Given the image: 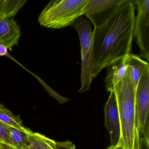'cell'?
Masks as SVG:
<instances>
[{
	"instance_id": "obj_1",
	"label": "cell",
	"mask_w": 149,
	"mask_h": 149,
	"mask_svg": "<svg viewBox=\"0 0 149 149\" xmlns=\"http://www.w3.org/2000/svg\"><path fill=\"white\" fill-rule=\"evenodd\" d=\"M133 0L124 4L105 24L93 31V77L108 65L131 54L134 39Z\"/></svg>"
},
{
	"instance_id": "obj_2",
	"label": "cell",
	"mask_w": 149,
	"mask_h": 149,
	"mask_svg": "<svg viewBox=\"0 0 149 149\" xmlns=\"http://www.w3.org/2000/svg\"><path fill=\"white\" fill-rule=\"evenodd\" d=\"M135 88L129 69L123 79L114 87L120 118L121 139L124 149H134L136 136Z\"/></svg>"
},
{
	"instance_id": "obj_3",
	"label": "cell",
	"mask_w": 149,
	"mask_h": 149,
	"mask_svg": "<svg viewBox=\"0 0 149 149\" xmlns=\"http://www.w3.org/2000/svg\"><path fill=\"white\" fill-rule=\"evenodd\" d=\"M90 0H53L42 11L38 18L40 25L48 28L60 29L70 26L83 15Z\"/></svg>"
},
{
	"instance_id": "obj_4",
	"label": "cell",
	"mask_w": 149,
	"mask_h": 149,
	"mask_svg": "<svg viewBox=\"0 0 149 149\" xmlns=\"http://www.w3.org/2000/svg\"><path fill=\"white\" fill-rule=\"evenodd\" d=\"M75 29L80 39L81 55V87L80 93H84L90 89L94 79L93 69V31L89 21L81 16L70 25Z\"/></svg>"
},
{
	"instance_id": "obj_5",
	"label": "cell",
	"mask_w": 149,
	"mask_h": 149,
	"mask_svg": "<svg viewBox=\"0 0 149 149\" xmlns=\"http://www.w3.org/2000/svg\"><path fill=\"white\" fill-rule=\"evenodd\" d=\"M149 66L141 76L135 91L136 128L140 136L149 140Z\"/></svg>"
},
{
	"instance_id": "obj_6",
	"label": "cell",
	"mask_w": 149,
	"mask_h": 149,
	"mask_svg": "<svg viewBox=\"0 0 149 149\" xmlns=\"http://www.w3.org/2000/svg\"><path fill=\"white\" fill-rule=\"evenodd\" d=\"M137 8L134 36L140 51V56L149 61V1L134 0Z\"/></svg>"
},
{
	"instance_id": "obj_7",
	"label": "cell",
	"mask_w": 149,
	"mask_h": 149,
	"mask_svg": "<svg viewBox=\"0 0 149 149\" xmlns=\"http://www.w3.org/2000/svg\"><path fill=\"white\" fill-rule=\"evenodd\" d=\"M129 0H90L84 15L91 21L95 29L105 24Z\"/></svg>"
},
{
	"instance_id": "obj_8",
	"label": "cell",
	"mask_w": 149,
	"mask_h": 149,
	"mask_svg": "<svg viewBox=\"0 0 149 149\" xmlns=\"http://www.w3.org/2000/svg\"><path fill=\"white\" fill-rule=\"evenodd\" d=\"M104 110V126L110 136L111 144L108 147L115 148L119 145L121 141V127L116 98L113 91L110 92Z\"/></svg>"
},
{
	"instance_id": "obj_9",
	"label": "cell",
	"mask_w": 149,
	"mask_h": 149,
	"mask_svg": "<svg viewBox=\"0 0 149 149\" xmlns=\"http://www.w3.org/2000/svg\"><path fill=\"white\" fill-rule=\"evenodd\" d=\"M21 36L20 27L13 18L0 19V44L11 50L18 46Z\"/></svg>"
},
{
	"instance_id": "obj_10",
	"label": "cell",
	"mask_w": 149,
	"mask_h": 149,
	"mask_svg": "<svg viewBox=\"0 0 149 149\" xmlns=\"http://www.w3.org/2000/svg\"><path fill=\"white\" fill-rule=\"evenodd\" d=\"M128 55L116 61L106 67L107 75L104 79V82L106 89L109 92L114 90L115 86L123 79L126 74L128 69Z\"/></svg>"
},
{
	"instance_id": "obj_11",
	"label": "cell",
	"mask_w": 149,
	"mask_h": 149,
	"mask_svg": "<svg viewBox=\"0 0 149 149\" xmlns=\"http://www.w3.org/2000/svg\"><path fill=\"white\" fill-rule=\"evenodd\" d=\"M127 64L136 90L141 76L145 70L149 66V63L138 56L130 54L127 56Z\"/></svg>"
},
{
	"instance_id": "obj_12",
	"label": "cell",
	"mask_w": 149,
	"mask_h": 149,
	"mask_svg": "<svg viewBox=\"0 0 149 149\" xmlns=\"http://www.w3.org/2000/svg\"><path fill=\"white\" fill-rule=\"evenodd\" d=\"M24 149H56V141L38 132L29 133L28 142Z\"/></svg>"
},
{
	"instance_id": "obj_13",
	"label": "cell",
	"mask_w": 149,
	"mask_h": 149,
	"mask_svg": "<svg viewBox=\"0 0 149 149\" xmlns=\"http://www.w3.org/2000/svg\"><path fill=\"white\" fill-rule=\"evenodd\" d=\"M26 2V0H0V19L13 18Z\"/></svg>"
},
{
	"instance_id": "obj_14",
	"label": "cell",
	"mask_w": 149,
	"mask_h": 149,
	"mask_svg": "<svg viewBox=\"0 0 149 149\" xmlns=\"http://www.w3.org/2000/svg\"><path fill=\"white\" fill-rule=\"evenodd\" d=\"M0 121L23 131L27 132H32L31 130L24 126L20 116H15L1 103H0Z\"/></svg>"
},
{
	"instance_id": "obj_15",
	"label": "cell",
	"mask_w": 149,
	"mask_h": 149,
	"mask_svg": "<svg viewBox=\"0 0 149 149\" xmlns=\"http://www.w3.org/2000/svg\"><path fill=\"white\" fill-rule=\"evenodd\" d=\"M7 127L13 147L15 149H24L28 142L29 135L33 131L26 132L7 124Z\"/></svg>"
},
{
	"instance_id": "obj_16",
	"label": "cell",
	"mask_w": 149,
	"mask_h": 149,
	"mask_svg": "<svg viewBox=\"0 0 149 149\" xmlns=\"http://www.w3.org/2000/svg\"><path fill=\"white\" fill-rule=\"evenodd\" d=\"M0 140L2 143L6 144L13 147L12 141L9 136L7 124L0 121Z\"/></svg>"
},
{
	"instance_id": "obj_17",
	"label": "cell",
	"mask_w": 149,
	"mask_h": 149,
	"mask_svg": "<svg viewBox=\"0 0 149 149\" xmlns=\"http://www.w3.org/2000/svg\"><path fill=\"white\" fill-rule=\"evenodd\" d=\"M149 140L139 135L137 129H136L134 149H149Z\"/></svg>"
},
{
	"instance_id": "obj_18",
	"label": "cell",
	"mask_w": 149,
	"mask_h": 149,
	"mask_svg": "<svg viewBox=\"0 0 149 149\" xmlns=\"http://www.w3.org/2000/svg\"><path fill=\"white\" fill-rule=\"evenodd\" d=\"M56 149H76L74 145L69 140L65 142H56Z\"/></svg>"
},
{
	"instance_id": "obj_19",
	"label": "cell",
	"mask_w": 149,
	"mask_h": 149,
	"mask_svg": "<svg viewBox=\"0 0 149 149\" xmlns=\"http://www.w3.org/2000/svg\"><path fill=\"white\" fill-rule=\"evenodd\" d=\"M7 54V48L4 45L0 44V56H6Z\"/></svg>"
},
{
	"instance_id": "obj_20",
	"label": "cell",
	"mask_w": 149,
	"mask_h": 149,
	"mask_svg": "<svg viewBox=\"0 0 149 149\" xmlns=\"http://www.w3.org/2000/svg\"><path fill=\"white\" fill-rule=\"evenodd\" d=\"M0 148L1 149H15L10 146L4 143L1 144V145L0 146Z\"/></svg>"
},
{
	"instance_id": "obj_21",
	"label": "cell",
	"mask_w": 149,
	"mask_h": 149,
	"mask_svg": "<svg viewBox=\"0 0 149 149\" xmlns=\"http://www.w3.org/2000/svg\"><path fill=\"white\" fill-rule=\"evenodd\" d=\"M107 149H124L123 147V146H121V145H118V146H117V147H115V148H109V147H108V148H107Z\"/></svg>"
},
{
	"instance_id": "obj_22",
	"label": "cell",
	"mask_w": 149,
	"mask_h": 149,
	"mask_svg": "<svg viewBox=\"0 0 149 149\" xmlns=\"http://www.w3.org/2000/svg\"><path fill=\"white\" fill-rule=\"evenodd\" d=\"M2 143V141L0 140V146L1 145V144Z\"/></svg>"
},
{
	"instance_id": "obj_23",
	"label": "cell",
	"mask_w": 149,
	"mask_h": 149,
	"mask_svg": "<svg viewBox=\"0 0 149 149\" xmlns=\"http://www.w3.org/2000/svg\"><path fill=\"white\" fill-rule=\"evenodd\" d=\"M0 149H1V148H0Z\"/></svg>"
}]
</instances>
